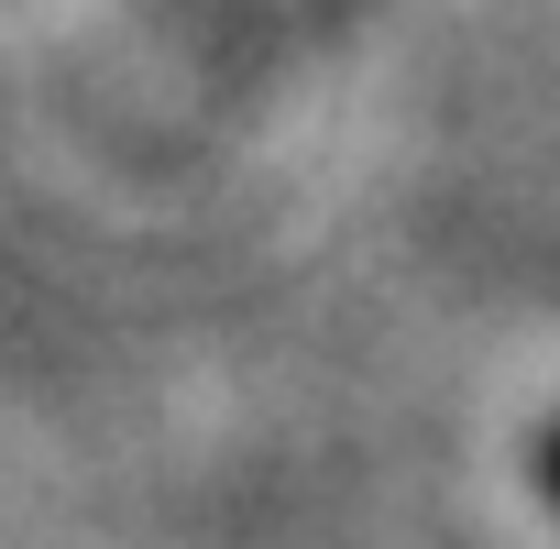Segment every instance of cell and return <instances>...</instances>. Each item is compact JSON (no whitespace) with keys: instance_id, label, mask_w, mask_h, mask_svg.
<instances>
[{"instance_id":"cell-1","label":"cell","mask_w":560,"mask_h":549,"mask_svg":"<svg viewBox=\"0 0 560 549\" xmlns=\"http://www.w3.org/2000/svg\"><path fill=\"white\" fill-rule=\"evenodd\" d=\"M538 494H549V505H560V429H549V440H538Z\"/></svg>"}]
</instances>
